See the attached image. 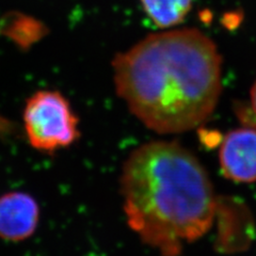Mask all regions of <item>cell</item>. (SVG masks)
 <instances>
[{
	"instance_id": "4",
	"label": "cell",
	"mask_w": 256,
	"mask_h": 256,
	"mask_svg": "<svg viewBox=\"0 0 256 256\" xmlns=\"http://www.w3.org/2000/svg\"><path fill=\"white\" fill-rule=\"evenodd\" d=\"M219 164L228 180L251 184L256 182V130L240 127L224 136L220 150Z\"/></svg>"
},
{
	"instance_id": "3",
	"label": "cell",
	"mask_w": 256,
	"mask_h": 256,
	"mask_svg": "<svg viewBox=\"0 0 256 256\" xmlns=\"http://www.w3.org/2000/svg\"><path fill=\"white\" fill-rule=\"evenodd\" d=\"M22 121L29 144L43 153L66 148L80 138L79 118L58 91L42 90L31 95Z\"/></svg>"
},
{
	"instance_id": "2",
	"label": "cell",
	"mask_w": 256,
	"mask_h": 256,
	"mask_svg": "<svg viewBox=\"0 0 256 256\" xmlns=\"http://www.w3.org/2000/svg\"><path fill=\"white\" fill-rule=\"evenodd\" d=\"M120 191L128 226L162 256H178L203 237L218 208L206 169L178 141L134 150L122 166Z\"/></svg>"
},
{
	"instance_id": "6",
	"label": "cell",
	"mask_w": 256,
	"mask_h": 256,
	"mask_svg": "<svg viewBox=\"0 0 256 256\" xmlns=\"http://www.w3.org/2000/svg\"><path fill=\"white\" fill-rule=\"evenodd\" d=\"M194 0H141L148 18L159 28H170L180 24L192 8Z\"/></svg>"
},
{
	"instance_id": "1",
	"label": "cell",
	"mask_w": 256,
	"mask_h": 256,
	"mask_svg": "<svg viewBox=\"0 0 256 256\" xmlns=\"http://www.w3.org/2000/svg\"><path fill=\"white\" fill-rule=\"evenodd\" d=\"M118 95L139 121L159 134L204 124L222 91L217 46L194 28L150 34L112 61Z\"/></svg>"
},
{
	"instance_id": "5",
	"label": "cell",
	"mask_w": 256,
	"mask_h": 256,
	"mask_svg": "<svg viewBox=\"0 0 256 256\" xmlns=\"http://www.w3.org/2000/svg\"><path fill=\"white\" fill-rule=\"evenodd\" d=\"M40 221V207L26 192L13 191L0 196V238L18 242L34 234Z\"/></svg>"
},
{
	"instance_id": "7",
	"label": "cell",
	"mask_w": 256,
	"mask_h": 256,
	"mask_svg": "<svg viewBox=\"0 0 256 256\" xmlns=\"http://www.w3.org/2000/svg\"><path fill=\"white\" fill-rule=\"evenodd\" d=\"M251 106H252V110L255 112L256 114V82H254L252 89H251Z\"/></svg>"
}]
</instances>
